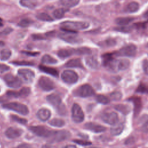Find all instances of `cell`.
<instances>
[{
    "instance_id": "obj_1",
    "label": "cell",
    "mask_w": 148,
    "mask_h": 148,
    "mask_svg": "<svg viewBox=\"0 0 148 148\" xmlns=\"http://www.w3.org/2000/svg\"><path fill=\"white\" fill-rule=\"evenodd\" d=\"M61 29L66 32L76 33L77 30H82L87 28L90 24L87 22L84 21H65L60 24Z\"/></svg>"
},
{
    "instance_id": "obj_2",
    "label": "cell",
    "mask_w": 148,
    "mask_h": 148,
    "mask_svg": "<svg viewBox=\"0 0 148 148\" xmlns=\"http://www.w3.org/2000/svg\"><path fill=\"white\" fill-rule=\"evenodd\" d=\"M2 107L3 108H5L9 110H13L23 115H27L29 113V110L27 106L19 102H13L5 103L2 105Z\"/></svg>"
},
{
    "instance_id": "obj_3",
    "label": "cell",
    "mask_w": 148,
    "mask_h": 148,
    "mask_svg": "<svg viewBox=\"0 0 148 148\" xmlns=\"http://www.w3.org/2000/svg\"><path fill=\"white\" fill-rule=\"evenodd\" d=\"M29 130L36 135L45 138H50L54 132V131L42 125L31 126Z\"/></svg>"
},
{
    "instance_id": "obj_4",
    "label": "cell",
    "mask_w": 148,
    "mask_h": 148,
    "mask_svg": "<svg viewBox=\"0 0 148 148\" xmlns=\"http://www.w3.org/2000/svg\"><path fill=\"white\" fill-rule=\"evenodd\" d=\"M94 94V90L92 87L88 84H83L80 86L75 92V95L82 98H86Z\"/></svg>"
},
{
    "instance_id": "obj_5",
    "label": "cell",
    "mask_w": 148,
    "mask_h": 148,
    "mask_svg": "<svg viewBox=\"0 0 148 148\" xmlns=\"http://www.w3.org/2000/svg\"><path fill=\"white\" fill-rule=\"evenodd\" d=\"M72 119L76 123H82L84 119V113L81 107L77 103H74L72 107Z\"/></svg>"
},
{
    "instance_id": "obj_6",
    "label": "cell",
    "mask_w": 148,
    "mask_h": 148,
    "mask_svg": "<svg viewBox=\"0 0 148 148\" xmlns=\"http://www.w3.org/2000/svg\"><path fill=\"white\" fill-rule=\"evenodd\" d=\"M62 80L68 84H74L77 82V74L72 70H65L61 74Z\"/></svg>"
},
{
    "instance_id": "obj_7",
    "label": "cell",
    "mask_w": 148,
    "mask_h": 148,
    "mask_svg": "<svg viewBox=\"0 0 148 148\" xmlns=\"http://www.w3.org/2000/svg\"><path fill=\"white\" fill-rule=\"evenodd\" d=\"M3 79L7 86L13 88H19L22 84V82L18 77L10 73L5 75Z\"/></svg>"
},
{
    "instance_id": "obj_8",
    "label": "cell",
    "mask_w": 148,
    "mask_h": 148,
    "mask_svg": "<svg viewBox=\"0 0 148 148\" xmlns=\"http://www.w3.org/2000/svg\"><path fill=\"white\" fill-rule=\"evenodd\" d=\"M75 34V33L65 32L59 34L58 37L62 40L65 41L66 42L72 44L79 43L81 42L82 39L78 36L76 35Z\"/></svg>"
},
{
    "instance_id": "obj_9",
    "label": "cell",
    "mask_w": 148,
    "mask_h": 148,
    "mask_svg": "<svg viewBox=\"0 0 148 148\" xmlns=\"http://www.w3.org/2000/svg\"><path fill=\"white\" fill-rule=\"evenodd\" d=\"M39 86L44 91H49L55 88L54 83L46 76H42L39 79Z\"/></svg>"
},
{
    "instance_id": "obj_10",
    "label": "cell",
    "mask_w": 148,
    "mask_h": 148,
    "mask_svg": "<svg viewBox=\"0 0 148 148\" xmlns=\"http://www.w3.org/2000/svg\"><path fill=\"white\" fill-rule=\"evenodd\" d=\"M136 53V47L134 45L130 44L121 48L117 53L118 56L134 57Z\"/></svg>"
},
{
    "instance_id": "obj_11",
    "label": "cell",
    "mask_w": 148,
    "mask_h": 148,
    "mask_svg": "<svg viewBox=\"0 0 148 148\" xmlns=\"http://www.w3.org/2000/svg\"><path fill=\"white\" fill-rule=\"evenodd\" d=\"M71 136V133L66 130H61L58 131H54L51 135V140L52 142H61L67 139Z\"/></svg>"
},
{
    "instance_id": "obj_12",
    "label": "cell",
    "mask_w": 148,
    "mask_h": 148,
    "mask_svg": "<svg viewBox=\"0 0 148 148\" xmlns=\"http://www.w3.org/2000/svg\"><path fill=\"white\" fill-rule=\"evenodd\" d=\"M101 118L105 123L110 125H116L119 121V116L114 112L104 113L102 114Z\"/></svg>"
},
{
    "instance_id": "obj_13",
    "label": "cell",
    "mask_w": 148,
    "mask_h": 148,
    "mask_svg": "<svg viewBox=\"0 0 148 148\" xmlns=\"http://www.w3.org/2000/svg\"><path fill=\"white\" fill-rule=\"evenodd\" d=\"M18 75L28 83H31L35 77V73L29 69H20L18 71Z\"/></svg>"
},
{
    "instance_id": "obj_14",
    "label": "cell",
    "mask_w": 148,
    "mask_h": 148,
    "mask_svg": "<svg viewBox=\"0 0 148 148\" xmlns=\"http://www.w3.org/2000/svg\"><path fill=\"white\" fill-rule=\"evenodd\" d=\"M46 99L49 103L56 108L57 109L63 105V103H62L61 97L56 94H51L47 95Z\"/></svg>"
},
{
    "instance_id": "obj_15",
    "label": "cell",
    "mask_w": 148,
    "mask_h": 148,
    "mask_svg": "<svg viewBox=\"0 0 148 148\" xmlns=\"http://www.w3.org/2000/svg\"><path fill=\"white\" fill-rule=\"evenodd\" d=\"M21 129L16 127H9L5 131V135L9 139H15L18 138L23 134Z\"/></svg>"
},
{
    "instance_id": "obj_16",
    "label": "cell",
    "mask_w": 148,
    "mask_h": 148,
    "mask_svg": "<svg viewBox=\"0 0 148 148\" xmlns=\"http://www.w3.org/2000/svg\"><path fill=\"white\" fill-rule=\"evenodd\" d=\"M84 128L88 130H90L95 133L102 132L106 130V128L104 126L91 122L86 123L84 124Z\"/></svg>"
},
{
    "instance_id": "obj_17",
    "label": "cell",
    "mask_w": 148,
    "mask_h": 148,
    "mask_svg": "<svg viewBox=\"0 0 148 148\" xmlns=\"http://www.w3.org/2000/svg\"><path fill=\"white\" fill-rule=\"evenodd\" d=\"M50 116H51L50 111L46 108L40 109L36 113L37 117L42 121H46L47 120H49Z\"/></svg>"
},
{
    "instance_id": "obj_18",
    "label": "cell",
    "mask_w": 148,
    "mask_h": 148,
    "mask_svg": "<svg viewBox=\"0 0 148 148\" xmlns=\"http://www.w3.org/2000/svg\"><path fill=\"white\" fill-rule=\"evenodd\" d=\"M129 100L131 101L134 105V115L136 117L139 113L140 109L142 108L141 99L139 97H132Z\"/></svg>"
},
{
    "instance_id": "obj_19",
    "label": "cell",
    "mask_w": 148,
    "mask_h": 148,
    "mask_svg": "<svg viewBox=\"0 0 148 148\" xmlns=\"http://www.w3.org/2000/svg\"><path fill=\"white\" fill-rule=\"evenodd\" d=\"M86 65L92 69H97L99 67V62L94 56H88L85 58Z\"/></svg>"
},
{
    "instance_id": "obj_20",
    "label": "cell",
    "mask_w": 148,
    "mask_h": 148,
    "mask_svg": "<svg viewBox=\"0 0 148 148\" xmlns=\"http://www.w3.org/2000/svg\"><path fill=\"white\" fill-rule=\"evenodd\" d=\"M68 68H83L81 60L79 58H73L68 61L65 65Z\"/></svg>"
},
{
    "instance_id": "obj_21",
    "label": "cell",
    "mask_w": 148,
    "mask_h": 148,
    "mask_svg": "<svg viewBox=\"0 0 148 148\" xmlns=\"http://www.w3.org/2000/svg\"><path fill=\"white\" fill-rule=\"evenodd\" d=\"M57 54L58 57L61 58H65L68 57H70L72 54H74L73 49H63L60 50Z\"/></svg>"
},
{
    "instance_id": "obj_22",
    "label": "cell",
    "mask_w": 148,
    "mask_h": 148,
    "mask_svg": "<svg viewBox=\"0 0 148 148\" xmlns=\"http://www.w3.org/2000/svg\"><path fill=\"white\" fill-rule=\"evenodd\" d=\"M39 68L40 71H42L46 73H48L49 75H51L53 76L57 77L58 75V72L55 68L44 66V65H40L39 66Z\"/></svg>"
},
{
    "instance_id": "obj_23",
    "label": "cell",
    "mask_w": 148,
    "mask_h": 148,
    "mask_svg": "<svg viewBox=\"0 0 148 148\" xmlns=\"http://www.w3.org/2000/svg\"><path fill=\"white\" fill-rule=\"evenodd\" d=\"M124 126L122 123L116 124L114 126H113L112 128H111L110 133L112 135H114V136L119 135L121 134V132L124 130Z\"/></svg>"
},
{
    "instance_id": "obj_24",
    "label": "cell",
    "mask_w": 148,
    "mask_h": 148,
    "mask_svg": "<svg viewBox=\"0 0 148 148\" xmlns=\"http://www.w3.org/2000/svg\"><path fill=\"white\" fill-rule=\"evenodd\" d=\"M134 20L133 17H119L116 19V23L120 25H126Z\"/></svg>"
},
{
    "instance_id": "obj_25",
    "label": "cell",
    "mask_w": 148,
    "mask_h": 148,
    "mask_svg": "<svg viewBox=\"0 0 148 148\" xmlns=\"http://www.w3.org/2000/svg\"><path fill=\"white\" fill-rule=\"evenodd\" d=\"M41 61L43 64H54L57 62V60L56 59L49 54L44 55L41 59Z\"/></svg>"
},
{
    "instance_id": "obj_26",
    "label": "cell",
    "mask_w": 148,
    "mask_h": 148,
    "mask_svg": "<svg viewBox=\"0 0 148 148\" xmlns=\"http://www.w3.org/2000/svg\"><path fill=\"white\" fill-rule=\"evenodd\" d=\"M114 108L124 114H127L130 112V108L128 105L124 104H119L114 106Z\"/></svg>"
},
{
    "instance_id": "obj_27",
    "label": "cell",
    "mask_w": 148,
    "mask_h": 148,
    "mask_svg": "<svg viewBox=\"0 0 148 148\" xmlns=\"http://www.w3.org/2000/svg\"><path fill=\"white\" fill-rule=\"evenodd\" d=\"M20 3L22 6L29 8V9H34L36 7L37 5V2L35 1H27L23 0L20 1Z\"/></svg>"
},
{
    "instance_id": "obj_28",
    "label": "cell",
    "mask_w": 148,
    "mask_h": 148,
    "mask_svg": "<svg viewBox=\"0 0 148 148\" xmlns=\"http://www.w3.org/2000/svg\"><path fill=\"white\" fill-rule=\"evenodd\" d=\"M12 54V52L9 49H3L0 51V60L6 61L8 60Z\"/></svg>"
},
{
    "instance_id": "obj_29",
    "label": "cell",
    "mask_w": 148,
    "mask_h": 148,
    "mask_svg": "<svg viewBox=\"0 0 148 148\" xmlns=\"http://www.w3.org/2000/svg\"><path fill=\"white\" fill-rule=\"evenodd\" d=\"M73 52H74V54L83 55V54H89L91 53V51L90 49L87 47H80L77 49H73Z\"/></svg>"
},
{
    "instance_id": "obj_30",
    "label": "cell",
    "mask_w": 148,
    "mask_h": 148,
    "mask_svg": "<svg viewBox=\"0 0 148 148\" xmlns=\"http://www.w3.org/2000/svg\"><path fill=\"white\" fill-rule=\"evenodd\" d=\"M79 2L78 0H62L60 1V3L65 7L72 8L76 6Z\"/></svg>"
},
{
    "instance_id": "obj_31",
    "label": "cell",
    "mask_w": 148,
    "mask_h": 148,
    "mask_svg": "<svg viewBox=\"0 0 148 148\" xmlns=\"http://www.w3.org/2000/svg\"><path fill=\"white\" fill-rule=\"evenodd\" d=\"M139 8V5L138 3L136 2H130L127 6L126 10L130 13H134L136 12Z\"/></svg>"
},
{
    "instance_id": "obj_32",
    "label": "cell",
    "mask_w": 148,
    "mask_h": 148,
    "mask_svg": "<svg viewBox=\"0 0 148 148\" xmlns=\"http://www.w3.org/2000/svg\"><path fill=\"white\" fill-rule=\"evenodd\" d=\"M49 124L53 127H61L65 125V121L60 119H53L49 122Z\"/></svg>"
},
{
    "instance_id": "obj_33",
    "label": "cell",
    "mask_w": 148,
    "mask_h": 148,
    "mask_svg": "<svg viewBox=\"0 0 148 148\" xmlns=\"http://www.w3.org/2000/svg\"><path fill=\"white\" fill-rule=\"evenodd\" d=\"M130 62L128 60L122 59L119 60L118 62V69L119 70H125L129 67Z\"/></svg>"
},
{
    "instance_id": "obj_34",
    "label": "cell",
    "mask_w": 148,
    "mask_h": 148,
    "mask_svg": "<svg viewBox=\"0 0 148 148\" xmlns=\"http://www.w3.org/2000/svg\"><path fill=\"white\" fill-rule=\"evenodd\" d=\"M36 18L38 20L43 21H52L53 20V18H51L49 14L45 13H39L36 15Z\"/></svg>"
},
{
    "instance_id": "obj_35",
    "label": "cell",
    "mask_w": 148,
    "mask_h": 148,
    "mask_svg": "<svg viewBox=\"0 0 148 148\" xmlns=\"http://www.w3.org/2000/svg\"><path fill=\"white\" fill-rule=\"evenodd\" d=\"M66 11V10H65L64 9H62V8L57 9H56L53 12V16L55 18L60 19L64 16V14H65Z\"/></svg>"
},
{
    "instance_id": "obj_36",
    "label": "cell",
    "mask_w": 148,
    "mask_h": 148,
    "mask_svg": "<svg viewBox=\"0 0 148 148\" xmlns=\"http://www.w3.org/2000/svg\"><path fill=\"white\" fill-rule=\"evenodd\" d=\"M96 100L98 102L103 104V105H106L109 103L110 102V99L108 97L103 95H98L96 97Z\"/></svg>"
},
{
    "instance_id": "obj_37",
    "label": "cell",
    "mask_w": 148,
    "mask_h": 148,
    "mask_svg": "<svg viewBox=\"0 0 148 148\" xmlns=\"http://www.w3.org/2000/svg\"><path fill=\"white\" fill-rule=\"evenodd\" d=\"M113 53H106L102 55V57L103 60V64L105 66L112 60L113 59Z\"/></svg>"
},
{
    "instance_id": "obj_38",
    "label": "cell",
    "mask_w": 148,
    "mask_h": 148,
    "mask_svg": "<svg viewBox=\"0 0 148 148\" xmlns=\"http://www.w3.org/2000/svg\"><path fill=\"white\" fill-rule=\"evenodd\" d=\"M30 88L29 87H23L22 88L20 91H18L19 97L25 98L27 97L30 93Z\"/></svg>"
},
{
    "instance_id": "obj_39",
    "label": "cell",
    "mask_w": 148,
    "mask_h": 148,
    "mask_svg": "<svg viewBox=\"0 0 148 148\" xmlns=\"http://www.w3.org/2000/svg\"><path fill=\"white\" fill-rule=\"evenodd\" d=\"M32 23V21L29 18H23L18 23V25L25 28L28 27Z\"/></svg>"
},
{
    "instance_id": "obj_40",
    "label": "cell",
    "mask_w": 148,
    "mask_h": 148,
    "mask_svg": "<svg viewBox=\"0 0 148 148\" xmlns=\"http://www.w3.org/2000/svg\"><path fill=\"white\" fill-rule=\"evenodd\" d=\"M11 118L13 120H14L20 124H25L27 123V120L26 119H25L24 118L20 117L16 115H12Z\"/></svg>"
},
{
    "instance_id": "obj_41",
    "label": "cell",
    "mask_w": 148,
    "mask_h": 148,
    "mask_svg": "<svg viewBox=\"0 0 148 148\" xmlns=\"http://www.w3.org/2000/svg\"><path fill=\"white\" fill-rule=\"evenodd\" d=\"M111 99L114 101H119L122 97V94L119 91H115L110 94Z\"/></svg>"
},
{
    "instance_id": "obj_42",
    "label": "cell",
    "mask_w": 148,
    "mask_h": 148,
    "mask_svg": "<svg viewBox=\"0 0 148 148\" xmlns=\"http://www.w3.org/2000/svg\"><path fill=\"white\" fill-rule=\"evenodd\" d=\"M136 91L139 93H148V86L145 84H140L137 88Z\"/></svg>"
},
{
    "instance_id": "obj_43",
    "label": "cell",
    "mask_w": 148,
    "mask_h": 148,
    "mask_svg": "<svg viewBox=\"0 0 148 148\" xmlns=\"http://www.w3.org/2000/svg\"><path fill=\"white\" fill-rule=\"evenodd\" d=\"M12 63L16 65H22V66H30V65L32 66L34 65V63L29 61H14V62H12Z\"/></svg>"
},
{
    "instance_id": "obj_44",
    "label": "cell",
    "mask_w": 148,
    "mask_h": 148,
    "mask_svg": "<svg viewBox=\"0 0 148 148\" xmlns=\"http://www.w3.org/2000/svg\"><path fill=\"white\" fill-rule=\"evenodd\" d=\"M73 142L80 145L82 146H88L91 144V143L90 142L88 141H85V140H79V139H75L73 140Z\"/></svg>"
},
{
    "instance_id": "obj_45",
    "label": "cell",
    "mask_w": 148,
    "mask_h": 148,
    "mask_svg": "<svg viewBox=\"0 0 148 148\" xmlns=\"http://www.w3.org/2000/svg\"><path fill=\"white\" fill-rule=\"evenodd\" d=\"M115 29L119 31L123 32H128L131 31L132 28L131 27H118Z\"/></svg>"
},
{
    "instance_id": "obj_46",
    "label": "cell",
    "mask_w": 148,
    "mask_h": 148,
    "mask_svg": "<svg viewBox=\"0 0 148 148\" xmlns=\"http://www.w3.org/2000/svg\"><path fill=\"white\" fill-rule=\"evenodd\" d=\"M6 95L10 97H14V98H18V92L17 91H9L6 92Z\"/></svg>"
},
{
    "instance_id": "obj_47",
    "label": "cell",
    "mask_w": 148,
    "mask_h": 148,
    "mask_svg": "<svg viewBox=\"0 0 148 148\" xmlns=\"http://www.w3.org/2000/svg\"><path fill=\"white\" fill-rule=\"evenodd\" d=\"M9 66L3 64H0V73H4L5 72L9 70Z\"/></svg>"
},
{
    "instance_id": "obj_48",
    "label": "cell",
    "mask_w": 148,
    "mask_h": 148,
    "mask_svg": "<svg viewBox=\"0 0 148 148\" xmlns=\"http://www.w3.org/2000/svg\"><path fill=\"white\" fill-rule=\"evenodd\" d=\"M116 43V40L112 38H110L105 40V44L108 46H113L115 45Z\"/></svg>"
},
{
    "instance_id": "obj_49",
    "label": "cell",
    "mask_w": 148,
    "mask_h": 148,
    "mask_svg": "<svg viewBox=\"0 0 148 148\" xmlns=\"http://www.w3.org/2000/svg\"><path fill=\"white\" fill-rule=\"evenodd\" d=\"M143 69L144 72L146 75H148V61L146 60H145L143 62Z\"/></svg>"
},
{
    "instance_id": "obj_50",
    "label": "cell",
    "mask_w": 148,
    "mask_h": 148,
    "mask_svg": "<svg viewBox=\"0 0 148 148\" xmlns=\"http://www.w3.org/2000/svg\"><path fill=\"white\" fill-rule=\"evenodd\" d=\"M22 53L29 56H36L39 54V53L38 52H30V51H22Z\"/></svg>"
},
{
    "instance_id": "obj_51",
    "label": "cell",
    "mask_w": 148,
    "mask_h": 148,
    "mask_svg": "<svg viewBox=\"0 0 148 148\" xmlns=\"http://www.w3.org/2000/svg\"><path fill=\"white\" fill-rule=\"evenodd\" d=\"M14 148H32V147L28 145V144H27V143H23V144H21L20 145H18L17 147H14Z\"/></svg>"
},
{
    "instance_id": "obj_52",
    "label": "cell",
    "mask_w": 148,
    "mask_h": 148,
    "mask_svg": "<svg viewBox=\"0 0 148 148\" xmlns=\"http://www.w3.org/2000/svg\"><path fill=\"white\" fill-rule=\"evenodd\" d=\"M142 130L143 132H148V121L143 124L142 127Z\"/></svg>"
},
{
    "instance_id": "obj_53",
    "label": "cell",
    "mask_w": 148,
    "mask_h": 148,
    "mask_svg": "<svg viewBox=\"0 0 148 148\" xmlns=\"http://www.w3.org/2000/svg\"><path fill=\"white\" fill-rule=\"evenodd\" d=\"M64 148H76V147L75 145H68L66 146H65Z\"/></svg>"
},
{
    "instance_id": "obj_54",
    "label": "cell",
    "mask_w": 148,
    "mask_h": 148,
    "mask_svg": "<svg viewBox=\"0 0 148 148\" xmlns=\"http://www.w3.org/2000/svg\"><path fill=\"white\" fill-rule=\"evenodd\" d=\"M144 17L146 19L148 20V11H147L145 14H144Z\"/></svg>"
},
{
    "instance_id": "obj_55",
    "label": "cell",
    "mask_w": 148,
    "mask_h": 148,
    "mask_svg": "<svg viewBox=\"0 0 148 148\" xmlns=\"http://www.w3.org/2000/svg\"><path fill=\"white\" fill-rule=\"evenodd\" d=\"M3 25V22H2V20L0 18V27H2Z\"/></svg>"
},
{
    "instance_id": "obj_56",
    "label": "cell",
    "mask_w": 148,
    "mask_h": 148,
    "mask_svg": "<svg viewBox=\"0 0 148 148\" xmlns=\"http://www.w3.org/2000/svg\"><path fill=\"white\" fill-rule=\"evenodd\" d=\"M4 45V43H3V42L0 41V45H1V46H2V45Z\"/></svg>"
},
{
    "instance_id": "obj_57",
    "label": "cell",
    "mask_w": 148,
    "mask_h": 148,
    "mask_svg": "<svg viewBox=\"0 0 148 148\" xmlns=\"http://www.w3.org/2000/svg\"><path fill=\"white\" fill-rule=\"evenodd\" d=\"M88 148H100V147H88Z\"/></svg>"
},
{
    "instance_id": "obj_58",
    "label": "cell",
    "mask_w": 148,
    "mask_h": 148,
    "mask_svg": "<svg viewBox=\"0 0 148 148\" xmlns=\"http://www.w3.org/2000/svg\"><path fill=\"white\" fill-rule=\"evenodd\" d=\"M146 48H147V49H148V43L146 44Z\"/></svg>"
}]
</instances>
